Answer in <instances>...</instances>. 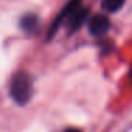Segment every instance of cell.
<instances>
[{"label":"cell","mask_w":132,"mask_h":132,"mask_svg":"<svg viewBox=\"0 0 132 132\" xmlns=\"http://www.w3.org/2000/svg\"><path fill=\"white\" fill-rule=\"evenodd\" d=\"M64 132H81L80 129H77V128H68V129H65Z\"/></svg>","instance_id":"obj_7"},{"label":"cell","mask_w":132,"mask_h":132,"mask_svg":"<svg viewBox=\"0 0 132 132\" xmlns=\"http://www.w3.org/2000/svg\"><path fill=\"white\" fill-rule=\"evenodd\" d=\"M87 16H88V10L84 9V7H78L75 9L67 19V26H68V31H75L78 30L87 20Z\"/></svg>","instance_id":"obj_3"},{"label":"cell","mask_w":132,"mask_h":132,"mask_svg":"<svg viewBox=\"0 0 132 132\" xmlns=\"http://www.w3.org/2000/svg\"><path fill=\"white\" fill-rule=\"evenodd\" d=\"M33 94V82L27 72L20 71L10 81V95L19 105H26Z\"/></svg>","instance_id":"obj_1"},{"label":"cell","mask_w":132,"mask_h":132,"mask_svg":"<svg viewBox=\"0 0 132 132\" xmlns=\"http://www.w3.org/2000/svg\"><path fill=\"white\" fill-rule=\"evenodd\" d=\"M80 2H81V0H70L68 4H67V6L64 7L63 10H61V13L58 14V17L54 20V23H53L51 29H50V31H48V37H50V38L54 36L55 30L58 29V26H60L61 21H63L64 19H68V16L71 14V13L74 12L75 9H78V7H80Z\"/></svg>","instance_id":"obj_4"},{"label":"cell","mask_w":132,"mask_h":132,"mask_svg":"<svg viewBox=\"0 0 132 132\" xmlns=\"http://www.w3.org/2000/svg\"><path fill=\"white\" fill-rule=\"evenodd\" d=\"M129 80H131V82H132V68H131V71H129Z\"/></svg>","instance_id":"obj_8"},{"label":"cell","mask_w":132,"mask_h":132,"mask_svg":"<svg viewBox=\"0 0 132 132\" xmlns=\"http://www.w3.org/2000/svg\"><path fill=\"white\" fill-rule=\"evenodd\" d=\"M88 29L92 36H104L109 30V19L104 14H95L89 19Z\"/></svg>","instance_id":"obj_2"},{"label":"cell","mask_w":132,"mask_h":132,"mask_svg":"<svg viewBox=\"0 0 132 132\" xmlns=\"http://www.w3.org/2000/svg\"><path fill=\"white\" fill-rule=\"evenodd\" d=\"M125 4V0H102V9L108 13H115Z\"/></svg>","instance_id":"obj_6"},{"label":"cell","mask_w":132,"mask_h":132,"mask_svg":"<svg viewBox=\"0 0 132 132\" xmlns=\"http://www.w3.org/2000/svg\"><path fill=\"white\" fill-rule=\"evenodd\" d=\"M20 26L23 27L26 31H33V30L38 26V17L34 16V14L24 16V17L21 19V21H20Z\"/></svg>","instance_id":"obj_5"}]
</instances>
